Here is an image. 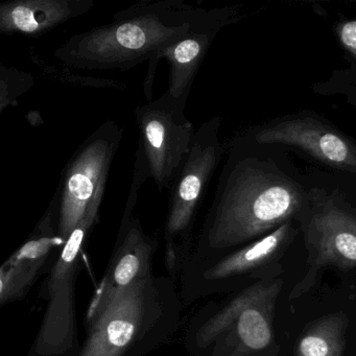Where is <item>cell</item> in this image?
I'll return each instance as SVG.
<instances>
[{
	"instance_id": "6da1fadb",
	"label": "cell",
	"mask_w": 356,
	"mask_h": 356,
	"mask_svg": "<svg viewBox=\"0 0 356 356\" xmlns=\"http://www.w3.org/2000/svg\"><path fill=\"white\" fill-rule=\"evenodd\" d=\"M306 197L291 177L245 156L235 143L187 262L213 259L270 234L303 209Z\"/></svg>"
},
{
	"instance_id": "7a4b0ae2",
	"label": "cell",
	"mask_w": 356,
	"mask_h": 356,
	"mask_svg": "<svg viewBox=\"0 0 356 356\" xmlns=\"http://www.w3.org/2000/svg\"><path fill=\"white\" fill-rule=\"evenodd\" d=\"M205 10L184 0L139 1L116 13L109 24L70 37L55 57L68 67L86 70H127L149 62L143 90L152 102L164 53L186 35Z\"/></svg>"
},
{
	"instance_id": "3957f363",
	"label": "cell",
	"mask_w": 356,
	"mask_h": 356,
	"mask_svg": "<svg viewBox=\"0 0 356 356\" xmlns=\"http://www.w3.org/2000/svg\"><path fill=\"white\" fill-rule=\"evenodd\" d=\"M184 303L170 276L143 279L86 316L78 356H145L172 341Z\"/></svg>"
},
{
	"instance_id": "277c9868",
	"label": "cell",
	"mask_w": 356,
	"mask_h": 356,
	"mask_svg": "<svg viewBox=\"0 0 356 356\" xmlns=\"http://www.w3.org/2000/svg\"><path fill=\"white\" fill-rule=\"evenodd\" d=\"M220 116L202 124L186 159L170 187V205L164 225V266L168 276L178 281L193 251V229L210 181L222 160L218 138Z\"/></svg>"
},
{
	"instance_id": "5b68a950",
	"label": "cell",
	"mask_w": 356,
	"mask_h": 356,
	"mask_svg": "<svg viewBox=\"0 0 356 356\" xmlns=\"http://www.w3.org/2000/svg\"><path fill=\"white\" fill-rule=\"evenodd\" d=\"M106 186L97 191L49 270L43 286L47 309L38 334L26 356H78L79 339L76 312V282L87 239L99 220Z\"/></svg>"
},
{
	"instance_id": "8992f818",
	"label": "cell",
	"mask_w": 356,
	"mask_h": 356,
	"mask_svg": "<svg viewBox=\"0 0 356 356\" xmlns=\"http://www.w3.org/2000/svg\"><path fill=\"white\" fill-rule=\"evenodd\" d=\"M185 107L164 92L135 109L139 138L134 168L153 179L159 193L172 187L195 137Z\"/></svg>"
},
{
	"instance_id": "52a82bcc",
	"label": "cell",
	"mask_w": 356,
	"mask_h": 356,
	"mask_svg": "<svg viewBox=\"0 0 356 356\" xmlns=\"http://www.w3.org/2000/svg\"><path fill=\"white\" fill-rule=\"evenodd\" d=\"M122 137L120 124L108 120L85 139L66 164L54 195L58 200V231L63 241L82 220L97 191L107 184Z\"/></svg>"
},
{
	"instance_id": "ba28073f",
	"label": "cell",
	"mask_w": 356,
	"mask_h": 356,
	"mask_svg": "<svg viewBox=\"0 0 356 356\" xmlns=\"http://www.w3.org/2000/svg\"><path fill=\"white\" fill-rule=\"evenodd\" d=\"M145 181L133 172L132 183L124 206L115 245L103 279L92 296L87 316H92L138 281L153 275V259L159 243L143 230L134 216L139 191Z\"/></svg>"
},
{
	"instance_id": "9c48e42d",
	"label": "cell",
	"mask_w": 356,
	"mask_h": 356,
	"mask_svg": "<svg viewBox=\"0 0 356 356\" xmlns=\"http://www.w3.org/2000/svg\"><path fill=\"white\" fill-rule=\"evenodd\" d=\"M65 243L58 231V200L54 195L26 243L0 268V305L24 299L51 261L54 252H59Z\"/></svg>"
},
{
	"instance_id": "30bf717a",
	"label": "cell",
	"mask_w": 356,
	"mask_h": 356,
	"mask_svg": "<svg viewBox=\"0 0 356 356\" xmlns=\"http://www.w3.org/2000/svg\"><path fill=\"white\" fill-rule=\"evenodd\" d=\"M254 140L261 145L296 147L332 168L356 172V145L316 118H293L275 122L256 132Z\"/></svg>"
},
{
	"instance_id": "8fae6325",
	"label": "cell",
	"mask_w": 356,
	"mask_h": 356,
	"mask_svg": "<svg viewBox=\"0 0 356 356\" xmlns=\"http://www.w3.org/2000/svg\"><path fill=\"white\" fill-rule=\"evenodd\" d=\"M233 17L232 9H206L185 36L164 53L170 63L168 92L186 106L197 72L222 26Z\"/></svg>"
},
{
	"instance_id": "7c38bea8",
	"label": "cell",
	"mask_w": 356,
	"mask_h": 356,
	"mask_svg": "<svg viewBox=\"0 0 356 356\" xmlns=\"http://www.w3.org/2000/svg\"><path fill=\"white\" fill-rule=\"evenodd\" d=\"M306 243L314 264L356 266V214L332 200H323L307 228Z\"/></svg>"
},
{
	"instance_id": "4fadbf2b",
	"label": "cell",
	"mask_w": 356,
	"mask_h": 356,
	"mask_svg": "<svg viewBox=\"0 0 356 356\" xmlns=\"http://www.w3.org/2000/svg\"><path fill=\"white\" fill-rule=\"evenodd\" d=\"M95 7V0H14L0 5L3 34L38 37L81 17Z\"/></svg>"
},
{
	"instance_id": "5bb4252c",
	"label": "cell",
	"mask_w": 356,
	"mask_h": 356,
	"mask_svg": "<svg viewBox=\"0 0 356 356\" xmlns=\"http://www.w3.org/2000/svg\"><path fill=\"white\" fill-rule=\"evenodd\" d=\"M343 325L339 316L323 320L314 325L300 339L298 356H341Z\"/></svg>"
},
{
	"instance_id": "9a60e30c",
	"label": "cell",
	"mask_w": 356,
	"mask_h": 356,
	"mask_svg": "<svg viewBox=\"0 0 356 356\" xmlns=\"http://www.w3.org/2000/svg\"><path fill=\"white\" fill-rule=\"evenodd\" d=\"M34 86V78L16 68H0V112L5 111L9 106L17 105L20 95Z\"/></svg>"
},
{
	"instance_id": "2e32d148",
	"label": "cell",
	"mask_w": 356,
	"mask_h": 356,
	"mask_svg": "<svg viewBox=\"0 0 356 356\" xmlns=\"http://www.w3.org/2000/svg\"><path fill=\"white\" fill-rule=\"evenodd\" d=\"M339 39L346 49L356 58V20L346 22L341 26Z\"/></svg>"
}]
</instances>
